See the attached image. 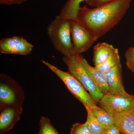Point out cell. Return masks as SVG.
<instances>
[{"instance_id":"obj_1","label":"cell","mask_w":134,"mask_h":134,"mask_svg":"<svg viewBox=\"0 0 134 134\" xmlns=\"http://www.w3.org/2000/svg\"><path fill=\"white\" fill-rule=\"evenodd\" d=\"M132 1L113 0L93 8L81 7L77 19L97 40L122 20Z\"/></svg>"},{"instance_id":"obj_2","label":"cell","mask_w":134,"mask_h":134,"mask_svg":"<svg viewBox=\"0 0 134 134\" xmlns=\"http://www.w3.org/2000/svg\"><path fill=\"white\" fill-rule=\"evenodd\" d=\"M72 21L59 15L47 28V34L54 47L64 56L76 55L71 37Z\"/></svg>"},{"instance_id":"obj_3","label":"cell","mask_w":134,"mask_h":134,"mask_svg":"<svg viewBox=\"0 0 134 134\" xmlns=\"http://www.w3.org/2000/svg\"><path fill=\"white\" fill-rule=\"evenodd\" d=\"M42 62L61 80L70 92L85 107H87L91 109L97 106V102L93 100L83 86L69 72L63 71L44 60H42Z\"/></svg>"},{"instance_id":"obj_4","label":"cell","mask_w":134,"mask_h":134,"mask_svg":"<svg viewBox=\"0 0 134 134\" xmlns=\"http://www.w3.org/2000/svg\"><path fill=\"white\" fill-rule=\"evenodd\" d=\"M78 55L63 56V61L69 72L86 89L96 102H99L104 96L93 83L86 69L79 61Z\"/></svg>"},{"instance_id":"obj_5","label":"cell","mask_w":134,"mask_h":134,"mask_svg":"<svg viewBox=\"0 0 134 134\" xmlns=\"http://www.w3.org/2000/svg\"><path fill=\"white\" fill-rule=\"evenodd\" d=\"M25 99L21 86L9 76L0 75V106H23Z\"/></svg>"},{"instance_id":"obj_6","label":"cell","mask_w":134,"mask_h":134,"mask_svg":"<svg viewBox=\"0 0 134 134\" xmlns=\"http://www.w3.org/2000/svg\"><path fill=\"white\" fill-rule=\"evenodd\" d=\"M71 37L76 55L86 52L97 40L77 19L72 20Z\"/></svg>"},{"instance_id":"obj_7","label":"cell","mask_w":134,"mask_h":134,"mask_svg":"<svg viewBox=\"0 0 134 134\" xmlns=\"http://www.w3.org/2000/svg\"><path fill=\"white\" fill-rule=\"evenodd\" d=\"M98 103L102 108L115 112L125 113L134 110V96L129 93L125 95H104Z\"/></svg>"},{"instance_id":"obj_8","label":"cell","mask_w":134,"mask_h":134,"mask_svg":"<svg viewBox=\"0 0 134 134\" xmlns=\"http://www.w3.org/2000/svg\"><path fill=\"white\" fill-rule=\"evenodd\" d=\"M33 48L32 44L22 36L4 38L0 41V52L4 54L26 55L30 54Z\"/></svg>"},{"instance_id":"obj_9","label":"cell","mask_w":134,"mask_h":134,"mask_svg":"<svg viewBox=\"0 0 134 134\" xmlns=\"http://www.w3.org/2000/svg\"><path fill=\"white\" fill-rule=\"evenodd\" d=\"M23 106L6 105L0 106V134H5L12 129L20 120Z\"/></svg>"},{"instance_id":"obj_10","label":"cell","mask_w":134,"mask_h":134,"mask_svg":"<svg viewBox=\"0 0 134 134\" xmlns=\"http://www.w3.org/2000/svg\"><path fill=\"white\" fill-rule=\"evenodd\" d=\"M107 85L110 94L125 95L128 94L125 91L122 80V68L120 63L106 73Z\"/></svg>"},{"instance_id":"obj_11","label":"cell","mask_w":134,"mask_h":134,"mask_svg":"<svg viewBox=\"0 0 134 134\" xmlns=\"http://www.w3.org/2000/svg\"><path fill=\"white\" fill-rule=\"evenodd\" d=\"M78 58L81 64L86 69L99 90L104 95L110 94L107 85L105 73L99 70L96 66L93 67L90 65L81 55H78Z\"/></svg>"},{"instance_id":"obj_12","label":"cell","mask_w":134,"mask_h":134,"mask_svg":"<svg viewBox=\"0 0 134 134\" xmlns=\"http://www.w3.org/2000/svg\"><path fill=\"white\" fill-rule=\"evenodd\" d=\"M106 110L113 119L114 124L123 134H134V110L125 113L115 112Z\"/></svg>"},{"instance_id":"obj_13","label":"cell","mask_w":134,"mask_h":134,"mask_svg":"<svg viewBox=\"0 0 134 134\" xmlns=\"http://www.w3.org/2000/svg\"><path fill=\"white\" fill-rule=\"evenodd\" d=\"M112 45L105 42L98 43L93 48V61L95 66L105 62L114 49Z\"/></svg>"},{"instance_id":"obj_14","label":"cell","mask_w":134,"mask_h":134,"mask_svg":"<svg viewBox=\"0 0 134 134\" xmlns=\"http://www.w3.org/2000/svg\"><path fill=\"white\" fill-rule=\"evenodd\" d=\"M88 0H68L60 12V15L65 19L75 20L77 18L80 5Z\"/></svg>"},{"instance_id":"obj_15","label":"cell","mask_w":134,"mask_h":134,"mask_svg":"<svg viewBox=\"0 0 134 134\" xmlns=\"http://www.w3.org/2000/svg\"><path fill=\"white\" fill-rule=\"evenodd\" d=\"M90 109L99 122L106 128L114 125L113 117L104 108L97 106Z\"/></svg>"},{"instance_id":"obj_16","label":"cell","mask_w":134,"mask_h":134,"mask_svg":"<svg viewBox=\"0 0 134 134\" xmlns=\"http://www.w3.org/2000/svg\"><path fill=\"white\" fill-rule=\"evenodd\" d=\"M120 63V61L119 50L115 48L105 62L95 66L99 70L106 74Z\"/></svg>"},{"instance_id":"obj_17","label":"cell","mask_w":134,"mask_h":134,"mask_svg":"<svg viewBox=\"0 0 134 134\" xmlns=\"http://www.w3.org/2000/svg\"><path fill=\"white\" fill-rule=\"evenodd\" d=\"M87 113L86 122L92 134H104L106 127L97 119L88 107H85Z\"/></svg>"},{"instance_id":"obj_18","label":"cell","mask_w":134,"mask_h":134,"mask_svg":"<svg viewBox=\"0 0 134 134\" xmlns=\"http://www.w3.org/2000/svg\"><path fill=\"white\" fill-rule=\"evenodd\" d=\"M37 134H60L47 117L43 116L40 120V129Z\"/></svg>"},{"instance_id":"obj_19","label":"cell","mask_w":134,"mask_h":134,"mask_svg":"<svg viewBox=\"0 0 134 134\" xmlns=\"http://www.w3.org/2000/svg\"><path fill=\"white\" fill-rule=\"evenodd\" d=\"M70 134H92L89 129L87 122L80 123L77 122L72 125Z\"/></svg>"},{"instance_id":"obj_20","label":"cell","mask_w":134,"mask_h":134,"mask_svg":"<svg viewBox=\"0 0 134 134\" xmlns=\"http://www.w3.org/2000/svg\"><path fill=\"white\" fill-rule=\"evenodd\" d=\"M126 66L132 73H134V47H130L125 53Z\"/></svg>"},{"instance_id":"obj_21","label":"cell","mask_w":134,"mask_h":134,"mask_svg":"<svg viewBox=\"0 0 134 134\" xmlns=\"http://www.w3.org/2000/svg\"><path fill=\"white\" fill-rule=\"evenodd\" d=\"M113 0H88L85 2L88 5L92 7H100Z\"/></svg>"},{"instance_id":"obj_22","label":"cell","mask_w":134,"mask_h":134,"mask_svg":"<svg viewBox=\"0 0 134 134\" xmlns=\"http://www.w3.org/2000/svg\"><path fill=\"white\" fill-rule=\"evenodd\" d=\"M120 131L115 125L106 128L104 134H121Z\"/></svg>"},{"instance_id":"obj_23","label":"cell","mask_w":134,"mask_h":134,"mask_svg":"<svg viewBox=\"0 0 134 134\" xmlns=\"http://www.w3.org/2000/svg\"><path fill=\"white\" fill-rule=\"evenodd\" d=\"M0 4L2 5H10L16 4L15 0H0Z\"/></svg>"},{"instance_id":"obj_24","label":"cell","mask_w":134,"mask_h":134,"mask_svg":"<svg viewBox=\"0 0 134 134\" xmlns=\"http://www.w3.org/2000/svg\"><path fill=\"white\" fill-rule=\"evenodd\" d=\"M28 1L29 0H15V1L16 4L20 5V4H22Z\"/></svg>"},{"instance_id":"obj_25","label":"cell","mask_w":134,"mask_h":134,"mask_svg":"<svg viewBox=\"0 0 134 134\" xmlns=\"http://www.w3.org/2000/svg\"></svg>"}]
</instances>
